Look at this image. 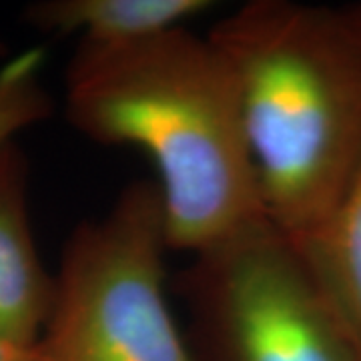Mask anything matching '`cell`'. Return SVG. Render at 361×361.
Listing matches in <instances>:
<instances>
[{
  "label": "cell",
  "mask_w": 361,
  "mask_h": 361,
  "mask_svg": "<svg viewBox=\"0 0 361 361\" xmlns=\"http://www.w3.org/2000/svg\"><path fill=\"white\" fill-rule=\"evenodd\" d=\"M65 116L89 141L153 161L169 251L195 255L265 217L235 75L209 35L179 26L116 47L77 44Z\"/></svg>",
  "instance_id": "1"
},
{
  "label": "cell",
  "mask_w": 361,
  "mask_h": 361,
  "mask_svg": "<svg viewBox=\"0 0 361 361\" xmlns=\"http://www.w3.org/2000/svg\"><path fill=\"white\" fill-rule=\"evenodd\" d=\"M231 66L265 217L317 229L361 161V47L339 8L249 0L207 32Z\"/></svg>",
  "instance_id": "2"
},
{
  "label": "cell",
  "mask_w": 361,
  "mask_h": 361,
  "mask_svg": "<svg viewBox=\"0 0 361 361\" xmlns=\"http://www.w3.org/2000/svg\"><path fill=\"white\" fill-rule=\"evenodd\" d=\"M169 251L155 180L123 187L68 235L42 361H197L167 299Z\"/></svg>",
  "instance_id": "3"
},
{
  "label": "cell",
  "mask_w": 361,
  "mask_h": 361,
  "mask_svg": "<svg viewBox=\"0 0 361 361\" xmlns=\"http://www.w3.org/2000/svg\"><path fill=\"white\" fill-rule=\"evenodd\" d=\"M177 293L197 361H361L293 241L267 217L191 255Z\"/></svg>",
  "instance_id": "4"
},
{
  "label": "cell",
  "mask_w": 361,
  "mask_h": 361,
  "mask_svg": "<svg viewBox=\"0 0 361 361\" xmlns=\"http://www.w3.org/2000/svg\"><path fill=\"white\" fill-rule=\"evenodd\" d=\"M30 167L16 141L0 149V337L35 348L51 317L56 277L40 261L30 221Z\"/></svg>",
  "instance_id": "5"
},
{
  "label": "cell",
  "mask_w": 361,
  "mask_h": 361,
  "mask_svg": "<svg viewBox=\"0 0 361 361\" xmlns=\"http://www.w3.org/2000/svg\"><path fill=\"white\" fill-rule=\"evenodd\" d=\"M209 0H39L23 13L30 28L78 44L116 47L149 39L211 11Z\"/></svg>",
  "instance_id": "6"
},
{
  "label": "cell",
  "mask_w": 361,
  "mask_h": 361,
  "mask_svg": "<svg viewBox=\"0 0 361 361\" xmlns=\"http://www.w3.org/2000/svg\"><path fill=\"white\" fill-rule=\"evenodd\" d=\"M291 241L361 351V161L329 217L317 229Z\"/></svg>",
  "instance_id": "7"
},
{
  "label": "cell",
  "mask_w": 361,
  "mask_h": 361,
  "mask_svg": "<svg viewBox=\"0 0 361 361\" xmlns=\"http://www.w3.org/2000/svg\"><path fill=\"white\" fill-rule=\"evenodd\" d=\"M42 65L40 47L0 63V149L54 113V99L42 82Z\"/></svg>",
  "instance_id": "8"
},
{
  "label": "cell",
  "mask_w": 361,
  "mask_h": 361,
  "mask_svg": "<svg viewBox=\"0 0 361 361\" xmlns=\"http://www.w3.org/2000/svg\"><path fill=\"white\" fill-rule=\"evenodd\" d=\"M0 361H42L39 345L26 348L0 337Z\"/></svg>",
  "instance_id": "9"
},
{
  "label": "cell",
  "mask_w": 361,
  "mask_h": 361,
  "mask_svg": "<svg viewBox=\"0 0 361 361\" xmlns=\"http://www.w3.org/2000/svg\"><path fill=\"white\" fill-rule=\"evenodd\" d=\"M339 14L343 18V23L349 28L351 37L355 39V42L361 47V4H353V6H345L339 8Z\"/></svg>",
  "instance_id": "10"
},
{
  "label": "cell",
  "mask_w": 361,
  "mask_h": 361,
  "mask_svg": "<svg viewBox=\"0 0 361 361\" xmlns=\"http://www.w3.org/2000/svg\"><path fill=\"white\" fill-rule=\"evenodd\" d=\"M6 52H8V49H6V44H4V42L0 40V63H4V61L8 59V56H6Z\"/></svg>",
  "instance_id": "11"
}]
</instances>
